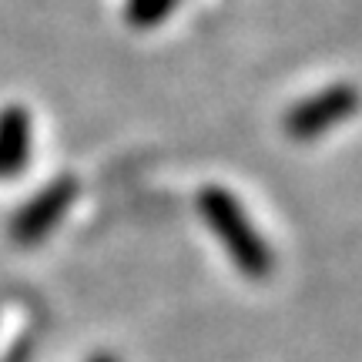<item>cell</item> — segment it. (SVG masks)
<instances>
[{
	"instance_id": "obj_1",
	"label": "cell",
	"mask_w": 362,
	"mask_h": 362,
	"mask_svg": "<svg viewBox=\"0 0 362 362\" xmlns=\"http://www.w3.org/2000/svg\"><path fill=\"white\" fill-rule=\"evenodd\" d=\"M198 211L205 225L211 228V235H218L225 255L232 259V265L245 279L252 282H262L272 275V265H275V255L272 248L265 245V238L259 235V228L248 221L245 208L235 202V194L221 185H205L202 194H198Z\"/></svg>"
},
{
	"instance_id": "obj_2",
	"label": "cell",
	"mask_w": 362,
	"mask_h": 362,
	"mask_svg": "<svg viewBox=\"0 0 362 362\" xmlns=\"http://www.w3.org/2000/svg\"><path fill=\"white\" fill-rule=\"evenodd\" d=\"M362 104V94L356 84H329L309 98L292 104L282 117V131L292 141H315L329 128L349 121Z\"/></svg>"
},
{
	"instance_id": "obj_3",
	"label": "cell",
	"mask_w": 362,
	"mask_h": 362,
	"mask_svg": "<svg viewBox=\"0 0 362 362\" xmlns=\"http://www.w3.org/2000/svg\"><path fill=\"white\" fill-rule=\"evenodd\" d=\"M71 198H74V181L71 178H61V181H54V185H47L34 198V205L24 208V215L17 221V235L21 238H40L51 225L61 221V215L71 205Z\"/></svg>"
},
{
	"instance_id": "obj_4",
	"label": "cell",
	"mask_w": 362,
	"mask_h": 362,
	"mask_svg": "<svg viewBox=\"0 0 362 362\" xmlns=\"http://www.w3.org/2000/svg\"><path fill=\"white\" fill-rule=\"evenodd\" d=\"M0 134H4V161L17 168L27 155V117L21 111H7L0 121Z\"/></svg>"
},
{
	"instance_id": "obj_5",
	"label": "cell",
	"mask_w": 362,
	"mask_h": 362,
	"mask_svg": "<svg viewBox=\"0 0 362 362\" xmlns=\"http://www.w3.org/2000/svg\"><path fill=\"white\" fill-rule=\"evenodd\" d=\"M175 4L178 0H128V17L131 27H138V30H148V27H155L158 21H165L171 11H175Z\"/></svg>"
},
{
	"instance_id": "obj_6",
	"label": "cell",
	"mask_w": 362,
	"mask_h": 362,
	"mask_svg": "<svg viewBox=\"0 0 362 362\" xmlns=\"http://www.w3.org/2000/svg\"><path fill=\"white\" fill-rule=\"evenodd\" d=\"M90 362H117V359H115V356H94Z\"/></svg>"
}]
</instances>
